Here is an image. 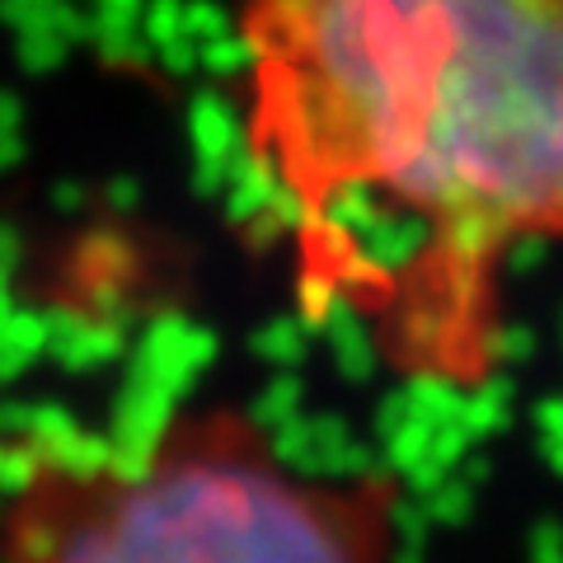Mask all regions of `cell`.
Returning a JSON list of instances; mask_svg holds the SVG:
<instances>
[{
    "label": "cell",
    "instance_id": "obj_1",
    "mask_svg": "<svg viewBox=\"0 0 563 563\" xmlns=\"http://www.w3.org/2000/svg\"><path fill=\"white\" fill-rule=\"evenodd\" d=\"M240 146L296 296L479 390L512 263L563 240V0H240Z\"/></svg>",
    "mask_w": 563,
    "mask_h": 563
},
{
    "label": "cell",
    "instance_id": "obj_2",
    "mask_svg": "<svg viewBox=\"0 0 563 563\" xmlns=\"http://www.w3.org/2000/svg\"><path fill=\"white\" fill-rule=\"evenodd\" d=\"M395 488L291 465L235 404L0 437V563H390Z\"/></svg>",
    "mask_w": 563,
    "mask_h": 563
}]
</instances>
